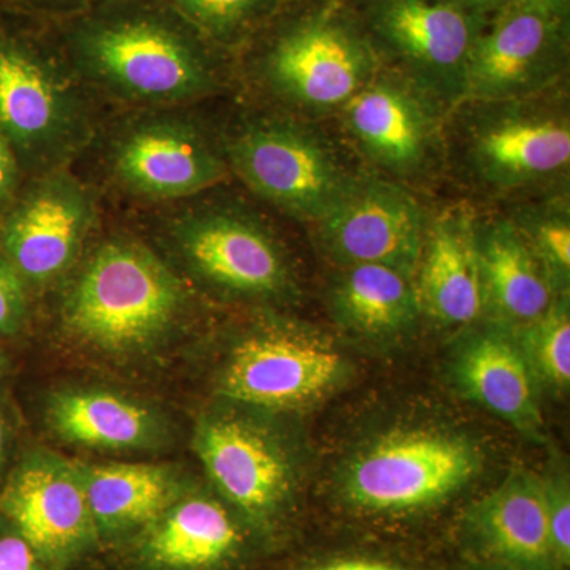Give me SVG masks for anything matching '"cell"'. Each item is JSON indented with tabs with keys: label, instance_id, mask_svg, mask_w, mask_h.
<instances>
[{
	"label": "cell",
	"instance_id": "1",
	"mask_svg": "<svg viewBox=\"0 0 570 570\" xmlns=\"http://www.w3.org/2000/svg\"><path fill=\"white\" fill-rule=\"evenodd\" d=\"M51 21L71 69L97 100L126 110L194 107L227 85L230 52L167 0H91Z\"/></svg>",
	"mask_w": 570,
	"mask_h": 570
},
{
	"label": "cell",
	"instance_id": "2",
	"mask_svg": "<svg viewBox=\"0 0 570 570\" xmlns=\"http://www.w3.org/2000/svg\"><path fill=\"white\" fill-rule=\"evenodd\" d=\"M190 284L137 236L115 234L89 250L59 303L66 340L116 362L167 346L193 311Z\"/></svg>",
	"mask_w": 570,
	"mask_h": 570
},
{
	"label": "cell",
	"instance_id": "3",
	"mask_svg": "<svg viewBox=\"0 0 570 570\" xmlns=\"http://www.w3.org/2000/svg\"><path fill=\"white\" fill-rule=\"evenodd\" d=\"M100 129L99 100L71 69L52 21L0 3V137L24 179L70 167Z\"/></svg>",
	"mask_w": 570,
	"mask_h": 570
},
{
	"label": "cell",
	"instance_id": "4",
	"mask_svg": "<svg viewBox=\"0 0 570 570\" xmlns=\"http://www.w3.org/2000/svg\"><path fill=\"white\" fill-rule=\"evenodd\" d=\"M238 52L262 91L309 115L341 110L382 67L354 7L344 0H287Z\"/></svg>",
	"mask_w": 570,
	"mask_h": 570
},
{
	"label": "cell",
	"instance_id": "5",
	"mask_svg": "<svg viewBox=\"0 0 570 570\" xmlns=\"http://www.w3.org/2000/svg\"><path fill=\"white\" fill-rule=\"evenodd\" d=\"M160 236L171 265L187 283L247 302H273L294 291L279 239L246 206L205 200L175 204Z\"/></svg>",
	"mask_w": 570,
	"mask_h": 570
},
{
	"label": "cell",
	"instance_id": "6",
	"mask_svg": "<svg viewBox=\"0 0 570 570\" xmlns=\"http://www.w3.org/2000/svg\"><path fill=\"white\" fill-rule=\"evenodd\" d=\"M104 146L108 181L145 204H179L230 176L224 137L194 107L127 110Z\"/></svg>",
	"mask_w": 570,
	"mask_h": 570
},
{
	"label": "cell",
	"instance_id": "7",
	"mask_svg": "<svg viewBox=\"0 0 570 570\" xmlns=\"http://www.w3.org/2000/svg\"><path fill=\"white\" fill-rule=\"evenodd\" d=\"M228 404L200 415L193 449L214 493L268 547L291 512L294 461L283 439L253 409Z\"/></svg>",
	"mask_w": 570,
	"mask_h": 570
},
{
	"label": "cell",
	"instance_id": "8",
	"mask_svg": "<svg viewBox=\"0 0 570 570\" xmlns=\"http://www.w3.org/2000/svg\"><path fill=\"white\" fill-rule=\"evenodd\" d=\"M381 62L431 104H463L469 62L490 14L439 0H354Z\"/></svg>",
	"mask_w": 570,
	"mask_h": 570
},
{
	"label": "cell",
	"instance_id": "9",
	"mask_svg": "<svg viewBox=\"0 0 570 570\" xmlns=\"http://www.w3.org/2000/svg\"><path fill=\"white\" fill-rule=\"evenodd\" d=\"M230 174L281 213L316 224L351 189L348 174L318 135L285 116L261 115L224 137Z\"/></svg>",
	"mask_w": 570,
	"mask_h": 570
},
{
	"label": "cell",
	"instance_id": "10",
	"mask_svg": "<svg viewBox=\"0 0 570 570\" xmlns=\"http://www.w3.org/2000/svg\"><path fill=\"white\" fill-rule=\"evenodd\" d=\"M343 374V356L325 337L262 316L228 351L216 390L225 403L254 411H298L321 401Z\"/></svg>",
	"mask_w": 570,
	"mask_h": 570
},
{
	"label": "cell",
	"instance_id": "11",
	"mask_svg": "<svg viewBox=\"0 0 570 570\" xmlns=\"http://www.w3.org/2000/svg\"><path fill=\"white\" fill-rule=\"evenodd\" d=\"M478 448L438 431L379 439L348 464L343 490L356 509L381 515L417 512L463 489L480 469Z\"/></svg>",
	"mask_w": 570,
	"mask_h": 570
},
{
	"label": "cell",
	"instance_id": "12",
	"mask_svg": "<svg viewBox=\"0 0 570 570\" xmlns=\"http://www.w3.org/2000/svg\"><path fill=\"white\" fill-rule=\"evenodd\" d=\"M92 187L70 167L22 181L0 213V247L29 295L69 275L99 225Z\"/></svg>",
	"mask_w": 570,
	"mask_h": 570
},
{
	"label": "cell",
	"instance_id": "13",
	"mask_svg": "<svg viewBox=\"0 0 570 570\" xmlns=\"http://www.w3.org/2000/svg\"><path fill=\"white\" fill-rule=\"evenodd\" d=\"M0 513L20 530L50 570L104 562L77 461L43 445L18 452L0 491Z\"/></svg>",
	"mask_w": 570,
	"mask_h": 570
},
{
	"label": "cell",
	"instance_id": "14",
	"mask_svg": "<svg viewBox=\"0 0 570 570\" xmlns=\"http://www.w3.org/2000/svg\"><path fill=\"white\" fill-rule=\"evenodd\" d=\"M532 99L461 104L468 112L461 153L469 174L485 189L523 190L568 170V115Z\"/></svg>",
	"mask_w": 570,
	"mask_h": 570
},
{
	"label": "cell",
	"instance_id": "15",
	"mask_svg": "<svg viewBox=\"0 0 570 570\" xmlns=\"http://www.w3.org/2000/svg\"><path fill=\"white\" fill-rule=\"evenodd\" d=\"M568 56L569 13L513 0L480 32L463 104L535 97L564 73Z\"/></svg>",
	"mask_w": 570,
	"mask_h": 570
},
{
	"label": "cell",
	"instance_id": "16",
	"mask_svg": "<svg viewBox=\"0 0 570 570\" xmlns=\"http://www.w3.org/2000/svg\"><path fill=\"white\" fill-rule=\"evenodd\" d=\"M264 549L223 499L193 485L104 562L112 570H249Z\"/></svg>",
	"mask_w": 570,
	"mask_h": 570
},
{
	"label": "cell",
	"instance_id": "17",
	"mask_svg": "<svg viewBox=\"0 0 570 570\" xmlns=\"http://www.w3.org/2000/svg\"><path fill=\"white\" fill-rule=\"evenodd\" d=\"M316 227L325 255L343 268L381 265L414 277L425 214L404 187L376 176H356L351 189Z\"/></svg>",
	"mask_w": 570,
	"mask_h": 570
},
{
	"label": "cell",
	"instance_id": "18",
	"mask_svg": "<svg viewBox=\"0 0 570 570\" xmlns=\"http://www.w3.org/2000/svg\"><path fill=\"white\" fill-rule=\"evenodd\" d=\"M431 105L397 75L379 73L340 111L348 137L370 163L387 174L414 176L436 153Z\"/></svg>",
	"mask_w": 570,
	"mask_h": 570
},
{
	"label": "cell",
	"instance_id": "19",
	"mask_svg": "<svg viewBox=\"0 0 570 570\" xmlns=\"http://www.w3.org/2000/svg\"><path fill=\"white\" fill-rule=\"evenodd\" d=\"M43 422L66 444L99 452H154L171 433L163 412L140 397L80 385L48 393Z\"/></svg>",
	"mask_w": 570,
	"mask_h": 570
},
{
	"label": "cell",
	"instance_id": "20",
	"mask_svg": "<svg viewBox=\"0 0 570 570\" xmlns=\"http://www.w3.org/2000/svg\"><path fill=\"white\" fill-rule=\"evenodd\" d=\"M466 528L475 549L501 570H558L551 550L543 479L513 468L469 509Z\"/></svg>",
	"mask_w": 570,
	"mask_h": 570
},
{
	"label": "cell",
	"instance_id": "21",
	"mask_svg": "<svg viewBox=\"0 0 570 570\" xmlns=\"http://www.w3.org/2000/svg\"><path fill=\"white\" fill-rule=\"evenodd\" d=\"M77 466L104 560L146 530L193 487L171 464L77 461Z\"/></svg>",
	"mask_w": 570,
	"mask_h": 570
},
{
	"label": "cell",
	"instance_id": "22",
	"mask_svg": "<svg viewBox=\"0 0 570 570\" xmlns=\"http://www.w3.org/2000/svg\"><path fill=\"white\" fill-rule=\"evenodd\" d=\"M475 227L464 208L445 209L426 227L415 291L422 314L441 325L472 324L485 309Z\"/></svg>",
	"mask_w": 570,
	"mask_h": 570
},
{
	"label": "cell",
	"instance_id": "23",
	"mask_svg": "<svg viewBox=\"0 0 570 570\" xmlns=\"http://www.w3.org/2000/svg\"><path fill=\"white\" fill-rule=\"evenodd\" d=\"M456 384L474 403L532 439L543 434L535 379L513 335L501 325L474 333L453 363Z\"/></svg>",
	"mask_w": 570,
	"mask_h": 570
},
{
	"label": "cell",
	"instance_id": "24",
	"mask_svg": "<svg viewBox=\"0 0 570 570\" xmlns=\"http://www.w3.org/2000/svg\"><path fill=\"white\" fill-rule=\"evenodd\" d=\"M483 302L501 325L523 326L542 316L554 296L549 277L510 219L478 224Z\"/></svg>",
	"mask_w": 570,
	"mask_h": 570
},
{
	"label": "cell",
	"instance_id": "25",
	"mask_svg": "<svg viewBox=\"0 0 570 570\" xmlns=\"http://www.w3.org/2000/svg\"><path fill=\"white\" fill-rule=\"evenodd\" d=\"M330 303L341 325L370 337L397 335L422 314L414 277L381 265L343 266Z\"/></svg>",
	"mask_w": 570,
	"mask_h": 570
},
{
	"label": "cell",
	"instance_id": "26",
	"mask_svg": "<svg viewBox=\"0 0 570 570\" xmlns=\"http://www.w3.org/2000/svg\"><path fill=\"white\" fill-rule=\"evenodd\" d=\"M202 36L235 55L254 39L287 0H167Z\"/></svg>",
	"mask_w": 570,
	"mask_h": 570
},
{
	"label": "cell",
	"instance_id": "27",
	"mask_svg": "<svg viewBox=\"0 0 570 570\" xmlns=\"http://www.w3.org/2000/svg\"><path fill=\"white\" fill-rule=\"evenodd\" d=\"M517 343L538 381L557 390L570 384L569 292L554 296L542 316L519 326Z\"/></svg>",
	"mask_w": 570,
	"mask_h": 570
},
{
	"label": "cell",
	"instance_id": "28",
	"mask_svg": "<svg viewBox=\"0 0 570 570\" xmlns=\"http://www.w3.org/2000/svg\"><path fill=\"white\" fill-rule=\"evenodd\" d=\"M531 253L538 258L557 294L569 292L570 216L568 204L523 206L512 219Z\"/></svg>",
	"mask_w": 570,
	"mask_h": 570
},
{
	"label": "cell",
	"instance_id": "29",
	"mask_svg": "<svg viewBox=\"0 0 570 570\" xmlns=\"http://www.w3.org/2000/svg\"><path fill=\"white\" fill-rule=\"evenodd\" d=\"M546 489L547 520L553 560L558 570L570 564V487L564 472L543 478Z\"/></svg>",
	"mask_w": 570,
	"mask_h": 570
},
{
	"label": "cell",
	"instance_id": "30",
	"mask_svg": "<svg viewBox=\"0 0 570 570\" xmlns=\"http://www.w3.org/2000/svg\"><path fill=\"white\" fill-rule=\"evenodd\" d=\"M29 295L17 269L0 247V341H13L29 325Z\"/></svg>",
	"mask_w": 570,
	"mask_h": 570
},
{
	"label": "cell",
	"instance_id": "31",
	"mask_svg": "<svg viewBox=\"0 0 570 570\" xmlns=\"http://www.w3.org/2000/svg\"><path fill=\"white\" fill-rule=\"evenodd\" d=\"M0 570H50L28 539L0 513Z\"/></svg>",
	"mask_w": 570,
	"mask_h": 570
},
{
	"label": "cell",
	"instance_id": "32",
	"mask_svg": "<svg viewBox=\"0 0 570 570\" xmlns=\"http://www.w3.org/2000/svg\"><path fill=\"white\" fill-rule=\"evenodd\" d=\"M20 439V412L6 385H0V491L17 460Z\"/></svg>",
	"mask_w": 570,
	"mask_h": 570
},
{
	"label": "cell",
	"instance_id": "33",
	"mask_svg": "<svg viewBox=\"0 0 570 570\" xmlns=\"http://www.w3.org/2000/svg\"><path fill=\"white\" fill-rule=\"evenodd\" d=\"M22 181H24V176L17 163V157L0 137V213L13 200Z\"/></svg>",
	"mask_w": 570,
	"mask_h": 570
},
{
	"label": "cell",
	"instance_id": "34",
	"mask_svg": "<svg viewBox=\"0 0 570 570\" xmlns=\"http://www.w3.org/2000/svg\"><path fill=\"white\" fill-rule=\"evenodd\" d=\"M91 0H6V3L36 14V17L47 18V20H59V18L69 17L88 6Z\"/></svg>",
	"mask_w": 570,
	"mask_h": 570
},
{
	"label": "cell",
	"instance_id": "35",
	"mask_svg": "<svg viewBox=\"0 0 570 570\" xmlns=\"http://www.w3.org/2000/svg\"><path fill=\"white\" fill-rule=\"evenodd\" d=\"M298 570H407L401 566L376 560H336Z\"/></svg>",
	"mask_w": 570,
	"mask_h": 570
},
{
	"label": "cell",
	"instance_id": "36",
	"mask_svg": "<svg viewBox=\"0 0 570 570\" xmlns=\"http://www.w3.org/2000/svg\"><path fill=\"white\" fill-rule=\"evenodd\" d=\"M439 2L450 3V6L460 7V9L478 11V13L491 14L502 7L509 6L513 0H439Z\"/></svg>",
	"mask_w": 570,
	"mask_h": 570
},
{
	"label": "cell",
	"instance_id": "37",
	"mask_svg": "<svg viewBox=\"0 0 570 570\" xmlns=\"http://www.w3.org/2000/svg\"><path fill=\"white\" fill-rule=\"evenodd\" d=\"M14 360L11 356L9 347L0 341V385L13 373Z\"/></svg>",
	"mask_w": 570,
	"mask_h": 570
},
{
	"label": "cell",
	"instance_id": "38",
	"mask_svg": "<svg viewBox=\"0 0 570 570\" xmlns=\"http://www.w3.org/2000/svg\"><path fill=\"white\" fill-rule=\"evenodd\" d=\"M520 2L530 3V6L540 7V9L569 13V0H520Z\"/></svg>",
	"mask_w": 570,
	"mask_h": 570
},
{
	"label": "cell",
	"instance_id": "39",
	"mask_svg": "<svg viewBox=\"0 0 570 570\" xmlns=\"http://www.w3.org/2000/svg\"><path fill=\"white\" fill-rule=\"evenodd\" d=\"M0 3H6V0H0Z\"/></svg>",
	"mask_w": 570,
	"mask_h": 570
},
{
	"label": "cell",
	"instance_id": "40",
	"mask_svg": "<svg viewBox=\"0 0 570 570\" xmlns=\"http://www.w3.org/2000/svg\"><path fill=\"white\" fill-rule=\"evenodd\" d=\"M499 570H501V569H499Z\"/></svg>",
	"mask_w": 570,
	"mask_h": 570
}]
</instances>
